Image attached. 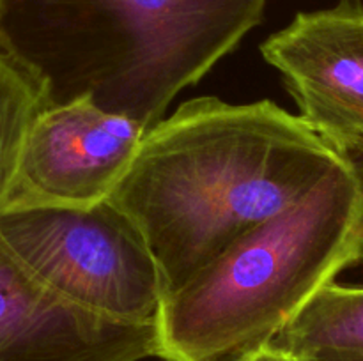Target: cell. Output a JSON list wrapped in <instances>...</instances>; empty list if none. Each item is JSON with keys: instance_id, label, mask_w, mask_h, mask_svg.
Segmentation results:
<instances>
[{"instance_id": "obj_1", "label": "cell", "mask_w": 363, "mask_h": 361, "mask_svg": "<svg viewBox=\"0 0 363 361\" xmlns=\"http://www.w3.org/2000/svg\"><path fill=\"white\" fill-rule=\"evenodd\" d=\"M350 154L268 99L202 96L145 131L106 202L142 234L167 296Z\"/></svg>"}, {"instance_id": "obj_2", "label": "cell", "mask_w": 363, "mask_h": 361, "mask_svg": "<svg viewBox=\"0 0 363 361\" xmlns=\"http://www.w3.org/2000/svg\"><path fill=\"white\" fill-rule=\"evenodd\" d=\"M268 0H4L0 42L50 105L89 96L145 131L229 55Z\"/></svg>"}, {"instance_id": "obj_3", "label": "cell", "mask_w": 363, "mask_h": 361, "mask_svg": "<svg viewBox=\"0 0 363 361\" xmlns=\"http://www.w3.org/2000/svg\"><path fill=\"white\" fill-rule=\"evenodd\" d=\"M363 262V151L238 237L156 315L165 361H229L273 336L328 283Z\"/></svg>"}, {"instance_id": "obj_4", "label": "cell", "mask_w": 363, "mask_h": 361, "mask_svg": "<svg viewBox=\"0 0 363 361\" xmlns=\"http://www.w3.org/2000/svg\"><path fill=\"white\" fill-rule=\"evenodd\" d=\"M0 241L45 289L124 324L155 322L162 273L137 227L108 202L78 207H6Z\"/></svg>"}, {"instance_id": "obj_5", "label": "cell", "mask_w": 363, "mask_h": 361, "mask_svg": "<svg viewBox=\"0 0 363 361\" xmlns=\"http://www.w3.org/2000/svg\"><path fill=\"white\" fill-rule=\"evenodd\" d=\"M145 130L89 96L48 105L32 122L6 207L87 209L108 198Z\"/></svg>"}, {"instance_id": "obj_6", "label": "cell", "mask_w": 363, "mask_h": 361, "mask_svg": "<svg viewBox=\"0 0 363 361\" xmlns=\"http://www.w3.org/2000/svg\"><path fill=\"white\" fill-rule=\"evenodd\" d=\"M261 53L311 130L344 152L363 151V2L298 13Z\"/></svg>"}, {"instance_id": "obj_7", "label": "cell", "mask_w": 363, "mask_h": 361, "mask_svg": "<svg viewBox=\"0 0 363 361\" xmlns=\"http://www.w3.org/2000/svg\"><path fill=\"white\" fill-rule=\"evenodd\" d=\"M156 354L155 322L124 324L60 299L0 241V361H142Z\"/></svg>"}, {"instance_id": "obj_8", "label": "cell", "mask_w": 363, "mask_h": 361, "mask_svg": "<svg viewBox=\"0 0 363 361\" xmlns=\"http://www.w3.org/2000/svg\"><path fill=\"white\" fill-rule=\"evenodd\" d=\"M268 343L307 360L363 354V287L328 283Z\"/></svg>"}, {"instance_id": "obj_9", "label": "cell", "mask_w": 363, "mask_h": 361, "mask_svg": "<svg viewBox=\"0 0 363 361\" xmlns=\"http://www.w3.org/2000/svg\"><path fill=\"white\" fill-rule=\"evenodd\" d=\"M48 105L41 76L0 42V211L9 198L28 130Z\"/></svg>"}, {"instance_id": "obj_10", "label": "cell", "mask_w": 363, "mask_h": 361, "mask_svg": "<svg viewBox=\"0 0 363 361\" xmlns=\"http://www.w3.org/2000/svg\"><path fill=\"white\" fill-rule=\"evenodd\" d=\"M229 361H315L307 360V357H298L293 354H287L284 350L277 349L272 343H262V345L254 347V349L247 350V353L240 354V356L233 357Z\"/></svg>"}, {"instance_id": "obj_11", "label": "cell", "mask_w": 363, "mask_h": 361, "mask_svg": "<svg viewBox=\"0 0 363 361\" xmlns=\"http://www.w3.org/2000/svg\"><path fill=\"white\" fill-rule=\"evenodd\" d=\"M315 361H363V354H328Z\"/></svg>"}, {"instance_id": "obj_12", "label": "cell", "mask_w": 363, "mask_h": 361, "mask_svg": "<svg viewBox=\"0 0 363 361\" xmlns=\"http://www.w3.org/2000/svg\"><path fill=\"white\" fill-rule=\"evenodd\" d=\"M2 7H4V0H0V16H2Z\"/></svg>"}]
</instances>
